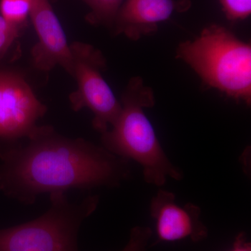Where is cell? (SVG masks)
Listing matches in <instances>:
<instances>
[{"mask_svg":"<svg viewBox=\"0 0 251 251\" xmlns=\"http://www.w3.org/2000/svg\"><path fill=\"white\" fill-rule=\"evenodd\" d=\"M0 189L23 204L44 193L115 186L128 176V161L82 138H69L49 126L0 148Z\"/></svg>","mask_w":251,"mask_h":251,"instance_id":"obj_1","label":"cell"},{"mask_svg":"<svg viewBox=\"0 0 251 251\" xmlns=\"http://www.w3.org/2000/svg\"><path fill=\"white\" fill-rule=\"evenodd\" d=\"M120 103V115L111 128L101 134L103 148L115 156L139 163L148 184L161 186L168 177L181 179L182 173L168 159L145 115V109L156 103L152 89L141 77H132Z\"/></svg>","mask_w":251,"mask_h":251,"instance_id":"obj_2","label":"cell"},{"mask_svg":"<svg viewBox=\"0 0 251 251\" xmlns=\"http://www.w3.org/2000/svg\"><path fill=\"white\" fill-rule=\"evenodd\" d=\"M176 55L192 68L204 85L251 105L250 43L224 26L211 25L197 39L179 44Z\"/></svg>","mask_w":251,"mask_h":251,"instance_id":"obj_3","label":"cell"},{"mask_svg":"<svg viewBox=\"0 0 251 251\" xmlns=\"http://www.w3.org/2000/svg\"><path fill=\"white\" fill-rule=\"evenodd\" d=\"M50 200L49 210L37 219L0 229V251H79V229L97 209L99 196L74 203L65 193L57 192Z\"/></svg>","mask_w":251,"mask_h":251,"instance_id":"obj_4","label":"cell"},{"mask_svg":"<svg viewBox=\"0 0 251 251\" xmlns=\"http://www.w3.org/2000/svg\"><path fill=\"white\" fill-rule=\"evenodd\" d=\"M70 48L72 76L76 80L77 87L69 95V101L75 112L90 109L94 113V128L102 134L112 126L122 109L121 103L102 75L106 60L102 52L90 44L74 42Z\"/></svg>","mask_w":251,"mask_h":251,"instance_id":"obj_5","label":"cell"},{"mask_svg":"<svg viewBox=\"0 0 251 251\" xmlns=\"http://www.w3.org/2000/svg\"><path fill=\"white\" fill-rule=\"evenodd\" d=\"M47 107L36 97L25 79L17 74L0 72V140L4 146L30 136Z\"/></svg>","mask_w":251,"mask_h":251,"instance_id":"obj_6","label":"cell"},{"mask_svg":"<svg viewBox=\"0 0 251 251\" xmlns=\"http://www.w3.org/2000/svg\"><path fill=\"white\" fill-rule=\"evenodd\" d=\"M30 19L38 36V42L31 50L34 67L49 72L58 65L72 75L70 45L50 0H33Z\"/></svg>","mask_w":251,"mask_h":251,"instance_id":"obj_7","label":"cell"},{"mask_svg":"<svg viewBox=\"0 0 251 251\" xmlns=\"http://www.w3.org/2000/svg\"><path fill=\"white\" fill-rule=\"evenodd\" d=\"M150 212L156 222L158 239L176 242L190 238L200 242L207 237V229L201 220V209L193 204L180 205L175 195L160 190L153 198Z\"/></svg>","mask_w":251,"mask_h":251,"instance_id":"obj_8","label":"cell"},{"mask_svg":"<svg viewBox=\"0 0 251 251\" xmlns=\"http://www.w3.org/2000/svg\"><path fill=\"white\" fill-rule=\"evenodd\" d=\"M191 6L190 0H126L115 16L112 29L115 35L137 41L152 35L158 24L175 12H184Z\"/></svg>","mask_w":251,"mask_h":251,"instance_id":"obj_9","label":"cell"},{"mask_svg":"<svg viewBox=\"0 0 251 251\" xmlns=\"http://www.w3.org/2000/svg\"><path fill=\"white\" fill-rule=\"evenodd\" d=\"M88 5L90 12L86 19L95 25L112 28L115 16L123 3V0H82Z\"/></svg>","mask_w":251,"mask_h":251,"instance_id":"obj_10","label":"cell"},{"mask_svg":"<svg viewBox=\"0 0 251 251\" xmlns=\"http://www.w3.org/2000/svg\"><path fill=\"white\" fill-rule=\"evenodd\" d=\"M33 0H0L1 16L8 22L24 28L30 18Z\"/></svg>","mask_w":251,"mask_h":251,"instance_id":"obj_11","label":"cell"},{"mask_svg":"<svg viewBox=\"0 0 251 251\" xmlns=\"http://www.w3.org/2000/svg\"><path fill=\"white\" fill-rule=\"evenodd\" d=\"M226 17L237 22L247 19L251 14V0H219Z\"/></svg>","mask_w":251,"mask_h":251,"instance_id":"obj_12","label":"cell"},{"mask_svg":"<svg viewBox=\"0 0 251 251\" xmlns=\"http://www.w3.org/2000/svg\"><path fill=\"white\" fill-rule=\"evenodd\" d=\"M22 29L8 22L0 15V60L19 38Z\"/></svg>","mask_w":251,"mask_h":251,"instance_id":"obj_13","label":"cell"},{"mask_svg":"<svg viewBox=\"0 0 251 251\" xmlns=\"http://www.w3.org/2000/svg\"><path fill=\"white\" fill-rule=\"evenodd\" d=\"M152 231L147 227H135L130 230L128 244L121 251H145Z\"/></svg>","mask_w":251,"mask_h":251,"instance_id":"obj_14","label":"cell"},{"mask_svg":"<svg viewBox=\"0 0 251 251\" xmlns=\"http://www.w3.org/2000/svg\"><path fill=\"white\" fill-rule=\"evenodd\" d=\"M229 251H251V244L246 240L245 234L241 233L237 236L233 247Z\"/></svg>","mask_w":251,"mask_h":251,"instance_id":"obj_15","label":"cell"}]
</instances>
